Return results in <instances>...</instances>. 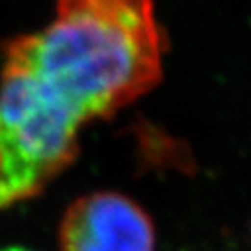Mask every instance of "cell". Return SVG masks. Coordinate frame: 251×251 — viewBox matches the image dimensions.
I'll list each match as a JSON object with an SVG mask.
<instances>
[{"label": "cell", "mask_w": 251, "mask_h": 251, "mask_svg": "<svg viewBox=\"0 0 251 251\" xmlns=\"http://www.w3.org/2000/svg\"><path fill=\"white\" fill-rule=\"evenodd\" d=\"M60 251H154L151 216L117 192H93L73 201L58 227Z\"/></svg>", "instance_id": "7a4b0ae2"}, {"label": "cell", "mask_w": 251, "mask_h": 251, "mask_svg": "<svg viewBox=\"0 0 251 251\" xmlns=\"http://www.w3.org/2000/svg\"><path fill=\"white\" fill-rule=\"evenodd\" d=\"M166 36L154 0H56L45 28L4 47L2 75L73 136L162 80Z\"/></svg>", "instance_id": "6da1fadb"}, {"label": "cell", "mask_w": 251, "mask_h": 251, "mask_svg": "<svg viewBox=\"0 0 251 251\" xmlns=\"http://www.w3.org/2000/svg\"><path fill=\"white\" fill-rule=\"evenodd\" d=\"M2 251H30V250H25V248H6V250Z\"/></svg>", "instance_id": "3957f363"}]
</instances>
